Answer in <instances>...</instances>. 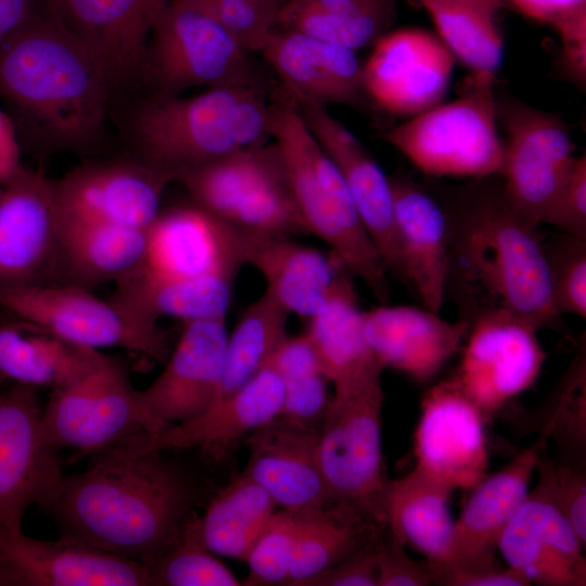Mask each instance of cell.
Returning a JSON list of instances; mask_svg holds the SVG:
<instances>
[{"label": "cell", "instance_id": "2e32d148", "mask_svg": "<svg viewBox=\"0 0 586 586\" xmlns=\"http://www.w3.org/2000/svg\"><path fill=\"white\" fill-rule=\"evenodd\" d=\"M170 0H49L48 10L103 67L115 100L141 88L151 33Z\"/></svg>", "mask_w": 586, "mask_h": 586}, {"label": "cell", "instance_id": "5b68a950", "mask_svg": "<svg viewBox=\"0 0 586 586\" xmlns=\"http://www.w3.org/2000/svg\"><path fill=\"white\" fill-rule=\"evenodd\" d=\"M271 141L307 233L320 239L381 303L390 297L388 271L368 234L336 166L306 124L296 102L271 103Z\"/></svg>", "mask_w": 586, "mask_h": 586}, {"label": "cell", "instance_id": "ee69618b", "mask_svg": "<svg viewBox=\"0 0 586 586\" xmlns=\"http://www.w3.org/2000/svg\"><path fill=\"white\" fill-rule=\"evenodd\" d=\"M298 525L297 512L281 509L272 514L243 560L249 575L242 585H288Z\"/></svg>", "mask_w": 586, "mask_h": 586}, {"label": "cell", "instance_id": "30bf717a", "mask_svg": "<svg viewBox=\"0 0 586 586\" xmlns=\"http://www.w3.org/2000/svg\"><path fill=\"white\" fill-rule=\"evenodd\" d=\"M41 429L56 451L72 448L89 456L154 433L126 371L106 356L86 377L52 391Z\"/></svg>", "mask_w": 586, "mask_h": 586}, {"label": "cell", "instance_id": "8992f818", "mask_svg": "<svg viewBox=\"0 0 586 586\" xmlns=\"http://www.w3.org/2000/svg\"><path fill=\"white\" fill-rule=\"evenodd\" d=\"M496 100L495 74L473 72L457 99L408 118L385 140L432 178L499 175L504 142Z\"/></svg>", "mask_w": 586, "mask_h": 586}, {"label": "cell", "instance_id": "7dc6e473", "mask_svg": "<svg viewBox=\"0 0 586 586\" xmlns=\"http://www.w3.org/2000/svg\"><path fill=\"white\" fill-rule=\"evenodd\" d=\"M546 453V451H545ZM539 457L536 470L556 506L568 519L578 537L586 543V470L585 461L563 457L552 460Z\"/></svg>", "mask_w": 586, "mask_h": 586}, {"label": "cell", "instance_id": "8fae6325", "mask_svg": "<svg viewBox=\"0 0 586 586\" xmlns=\"http://www.w3.org/2000/svg\"><path fill=\"white\" fill-rule=\"evenodd\" d=\"M504 127V160L499 177L511 205L539 227L575 161L568 125L556 113L511 98H497Z\"/></svg>", "mask_w": 586, "mask_h": 586}, {"label": "cell", "instance_id": "d6a6232c", "mask_svg": "<svg viewBox=\"0 0 586 586\" xmlns=\"http://www.w3.org/2000/svg\"><path fill=\"white\" fill-rule=\"evenodd\" d=\"M105 355L81 347L23 321L0 322V378L52 391L95 369Z\"/></svg>", "mask_w": 586, "mask_h": 586}, {"label": "cell", "instance_id": "94428289", "mask_svg": "<svg viewBox=\"0 0 586 586\" xmlns=\"http://www.w3.org/2000/svg\"><path fill=\"white\" fill-rule=\"evenodd\" d=\"M419 2L421 4L426 2L466 3L483 8L495 14L505 5L502 0H419Z\"/></svg>", "mask_w": 586, "mask_h": 586}, {"label": "cell", "instance_id": "e7e4bbea", "mask_svg": "<svg viewBox=\"0 0 586 586\" xmlns=\"http://www.w3.org/2000/svg\"><path fill=\"white\" fill-rule=\"evenodd\" d=\"M0 380H2V379L0 378Z\"/></svg>", "mask_w": 586, "mask_h": 586}, {"label": "cell", "instance_id": "7a4b0ae2", "mask_svg": "<svg viewBox=\"0 0 586 586\" xmlns=\"http://www.w3.org/2000/svg\"><path fill=\"white\" fill-rule=\"evenodd\" d=\"M143 437L91 456L43 508L61 538L146 565L181 538L194 511L190 481Z\"/></svg>", "mask_w": 586, "mask_h": 586}, {"label": "cell", "instance_id": "f35d334b", "mask_svg": "<svg viewBox=\"0 0 586 586\" xmlns=\"http://www.w3.org/2000/svg\"><path fill=\"white\" fill-rule=\"evenodd\" d=\"M289 317L266 291L243 311L228 333L222 375L213 402L234 392L268 362L288 334Z\"/></svg>", "mask_w": 586, "mask_h": 586}, {"label": "cell", "instance_id": "4316f807", "mask_svg": "<svg viewBox=\"0 0 586 586\" xmlns=\"http://www.w3.org/2000/svg\"><path fill=\"white\" fill-rule=\"evenodd\" d=\"M403 283L440 314L448 275V227L432 191L404 173L388 177Z\"/></svg>", "mask_w": 586, "mask_h": 586}, {"label": "cell", "instance_id": "e575fe53", "mask_svg": "<svg viewBox=\"0 0 586 586\" xmlns=\"http://www.w3.org/2000/svg\"><path fill=\"white\" fill-rule=\"evenodd\" d=\"M235 278L209 275L179 280H152L127 276L116 282L112 296L150 323L163 317L183 322L226 318Z\"/></svg>", "mask_w": 586, "mask_h": 586}, {"label": "cell", "instance_id": "6f0895ef", "mask_svg": "<svg viewBox=\"0 0 586 586\" xmlns=\"http://www.w3.org/2000/svg\"><path fill=\"white\" fill-rule=\"evenodd\" d=\"M560 66L577 87L586 85V33L561 38Z\"/></svg>", "mask_w": 586, "mask_h": 586}, {"label": "cell", "instance_id": "816d5d0a", "mask_svg": "<svg viewBox=\"0 0 586 586\" xmlns=\"http://www.w3.org/2000/svg\"><path fill=\"white\" fill-rule=\"evenodd\" d=\"M380 533L337 563L307 579L302 586H379Z\"/></svg>", "mask_w": 586, "mask_h": 586}, {"label": "cell", "instance_id": "83f0119b", "mask_svg": "<svg viewBox=\"0 0 586 586\" xmlns=\"http://www.w3.org/2000/svg\"><path fill=\"white\" fill-rule=\"evenodd\" d=\"M283 398V381L267 362L234 392L192 419L150 436L145 446L157 451L199 448L205 457L219 460L241 438L279 417Z\"/></svg>", "mask_w": 586, "mask_h": 586}, {"label": "cell", "instance_id": "f5cc1de1", "mask_svg": "<svg viewBox=\"0 0 586 586\" xmlns=\"http://www.w3.org/2000/svg\"><path fill=\"white\" fill-rule=\"evenodd\" d=\"M524 16L551 26L559 36L586 28V0H502Z\"/></svg>", "mask_w": 586, "mask_h": 586}, {"label": "cell", "instance_id": "db71d44e", "mask_svg": "<svg viewBox=\"0 0 586 586\" xmlns=\"http://www.w3.org/2000/svg\"><path fill=\"white\" fill-rule=\"evenodd\" d=\"M433 584L441 586H528L515 571L500 563L480 568L432 564Z\"/></svg>", "mask_w": 586, "mask_h": 586}, {"label": "cell", "instance_id": "484cf974", "mask_svg": "<svg viewBox=\"0 0 586 586\" xmlns=\"http://www.w3.org/2000/svg\"><path fill=\"white\" fill-rule=\"evenodd\" d=\"M318 434L319 429L275 418L244 438L250 453L242 473L284 510L306 512L330 505L318 460Z\"/></svg>", "mask_w": 586, "mask_h": 586}, {"label": "cell", "instance_id": "91938a15", "mask_svg": "<svg viewBox=\"0 0 586 586\" xmlns=\"http://www.w3.org/2000/svg\"><path fill=\"white\" fill-rule=\"evenodd\" d=\"M34 11L31 0H0V38L25 22Z\"/></svg>", "mask_w": 586, "mask_h": 586}, {"label": "cell", "instance_id": "6da1fadb", "mask_svg": "<svg viewBox=\"0 0 586 586\" xmlns=\"http://www.w3.org/2000/svg\"><path fill=\"white\" fill-rule=\"evenodd\" d=\"M448 227V296L460 319L507 310L539 330L563 329L551 300L543 237L509 202L498 175L432 191Z\"/></svg>", "mask_w": 586, "mask_h": 586}, {"label": "cell", "instance_id": "277c9868", "mask_svg": "<svg viewBox=\"0 0 586 586\" xmlns=\"http://www.w3.org/2000/svg\"><path fill=\"white\" fill-rule=\"evenodd\" d=\"M256 78L192 95L146 93L119 117L132 156L171 182L202 165L271 140V103Z\"/></svg>", "mask_w": 586, "mask_h": 586}, {"label": "cell", "instance_id": "44dd1931", "mask_svg": "<svg viewBox=\"0 0 586 586\" xmlns=\"http://www.w3.org/2000/svg\"><path fill=\"white\" fill-rule=\"evenodd\" d=\"M584 549L540 477L497 543L506 565L540 586H585Z\"/></svg>", "mask_w": 586, "mask_h": 586}, {"label": "cell", "instance_id": "52a82bcc", "mask_svg": "<svg viewBox=\"0 0 586 586\" xmlns=\"http://www.w3.org/2000/svg\"><path fill=\"white\" fill-rule=\"evenodd\" d=\"M382 374L333 386L318 434V460L331 504L385 525L388 484L382 453Z\"/></svg>", "mask_w": 586, "mask_h": 586}, {"label": "cell", "instance_id": "7bdbcfd3", "mask_svg": "<svg viewBox=\"0 0 586 586\" xmlns=\"http://www.w3.org/2000/svg\"><path fill=\"white\" fill-rule=\"evenodd\" d=\"M542 241L555 309L585 319L586 240L558 232Z\"/></svg>", "mask_w": 586, "mask_h": 586}, {"label": "cell", "instance_id": "60d3db41", "mask_svg": "<svg viewBox=\"0 0 586 586\" xmlns=\"http://www.w3.org/2000/svg\"><path fill=\"white\" fill-rule=\"evenodd\" d=\"M396 5L359 14H335L282 4L278 29L296 30L322 41L357 51L373 44L394 22Z\"/></svg>", "mask_w": 586, "mask_h": 586}, {"label": "cell", "instance_id": "9a60e30c", "mask_svg": "<svg viewBox=\"0 0 586 586\" xmlns=\"http://www.w3.org/2000/svg\"><path fill=\"white\" fill-rule=\"evenodd\" d=\"M372 46L362 85L380 109L410 118L442 103L455 56L437 35L407 27L386 31Z\"/></svg>", "mask_w": 586, "mask_h": 586}, {"label": "cell", "instance_id": "ac0fdd59", "mask_svg": "<svg viewBox=\"0 0 586 586\" xmlns=\"http://www.w3.org/2000/svg\"><path fill=\"white\" fill-rule=\"evenodd\" d=\"M485 423L453 378L434 384L421 399L413 434L415 468L453 491L472 489L487 475Z\"/></svg>", "mask_w": 586, "mask_h": 586}, {"label": "cell", "instance_id": "6125c7cd", "mask_svg": "<svg viewBox=\"0 0 586 586\" xmlns=\"http://www.w3.org/2000/svg\"><path fill=\"white\" fill-rule=\"evenodd\" d=\"M255 1L280 9L285 0H255Z\"/></svg>", "mask_w": 586, "mask_h": 586}, {"label": "cell", "instance_id": "3957f363", "mask_svg": "<svg viewBox=\"0 0 586 586\" xmlns=\"http://www.w3.org/2000/svg\"><path fill=\"white\" fill-rule=\"evenodd\" d=\"M0 98L37 154L93 148L115 101L101 64L49 10L0 38Z\"/></svg>", "mask_w": 586, "mask_h": 586}, {"label": "cell", "instance_id": "f6af8a7d", "mask_svg": "<svg viewBox=\"0 0 586 586\" xmlns=\"http://www.w3.org/2000/svg\"><path fill=\"white\" fill-rule=\"evenodd\" d=\"M553 408L546 422L550 438L560 446L563 457L585 461L586 355L583 345L556 385Z\"/></svg>", "mask_w": 586, "mask_h": 586}, {"label": "cell", "instance_id": "4fadbf2b", "mask_svg": "<svg viewBox=\"0 0 586 586\" xmlns=\"http://www.w3.org/2000/svg\"><path fill=\"white\" fill-rule=\"evenodd\" d=\"M37 388L0 387V527L21 531L26 510L44 508L63 477L41 429Z\"/></svg>", "mask_w": 586, "mask_h": 586}, {"label": "cell", "instance_id": "be15d7a7", "mask_svg": "<svg viewBox=\"0 0 586 586\" xmlns=\"http://www.w3.org/2000/svg\"><path fill=\"white\" fill-rule=\"evenodd\" d=\"M5 317H9L7 314H2V310H0V322H3Z\"/></svg>", "mask_w": 586, "mask_h": 586}, {"label": "cell", "instance_id": "d4e9b609", "mask_svg": "<svg viewBox=\"0 0 586 586\" xmlns=\"http://www.w3.org/2000/svg\"><path fill=\"white\" fill-rule=\"evenodd\" d=\"M364 335L372 354L417 383L435 379L460 349L469 322L449 321L424 307L381 304L362 311Z\"/></svg>", "mask_w": 586, "mask_h": 586}, {"label": "cell", "instance_id": "836d02e7", "mask_svg": "<svg viewBox=\"0 0 586 586\" xmlns=\"http://www.w3.org/2000/svg\"><path fill=\"white\" fill-rule=\"evenodd\" d=\"M451 492L417 468L387 484L385 525L405 547L419 551L429 563H444L448 558L455 523L449 511Z\"/></svg>", "mask_w": 586, "mask_h": 586}, {"label": "cell", "instance_id": "ab89813d", "mask_svg": "<svg viewBox=\"0 0 586 586\" xmlns=\"http://www.w3.org/2000/svg\"><path fill=\"white\" fill-rule=\"evenodd\" d=\"M422 5L455 59L473 72H497L504 58V42L495 13L466 3L426 2Z\"/></svg>", "mask_w": 586, "mask_h": 586}, {"label": "cell", "instance_id": "bcb514c9", "mask_svg": "<svg viewBox=\"0 0 586 586\" xmlns=\"http://www.w3.org/2000/svg\"><path fill=\"white\" fill-rule=\"evenodd\" d=\"M212 15L249 54L262 53L277 29L279 9L255 0H191Z\"/></svg>", "mask_w": 586, "mask_h": 586}, {"label": "cell", "instance_id": "4dcf8cb0", "mask_svg": "<svg viewBox=\"0 0 586 586\" xmlns=\"http://www.w3.org/2000/svg\"><path fill=\"white\" fill-rule=\"evenodd\" d=\"M146 229L61 217L56 273L91 290L118 282L141 263Z\"/></svg>", "mask_w": 586, "mask_h": 586}, {"label": "cell", "instance_id": "9c48e42d", "mask_svg": "<svg viewBox=\"0 0 586 586\" xmlns=\"http://www.w3.org/2000/svg\"><path fill=\"white\" fill-rule=\"evenodd\" d=\"M232 36L191 0H170L145 50L141 87L160 95L183 94L255 78L250 60Z\"/></svg>", "mask_w": 586, "mask_h": 586}, {"label": "cell", "instance_id": "74e56055", "mask_svg": "<svg viewBox=\"0 0 586 586\" xmlns=\"http://www.w3.org/2000/svg\"><path fill=\"white\" fill-rule=\"evenodd\" d=\"M297 513L300 525L286 586H302L373 539L383 528L340 504Z\"/></svg>", "mask_w": 586, "mask_h": 586}, {"label": "cell", "instance_id": "5bb4252c", "mask_svg": "<svg viewBox=\"0 0 586 586\" xmlns=\"http://www.w3.org/2000/svg\"><path fill=\"white\" fill-rule=\"evenodd\" d=\"M249 232L190 203L162 212L146 229L145 252L128 276L179 280L235 278L245 265Z\"/></svg>", "mask_w": 586, "mask_h": 586}, {"label": "cell", "instance_id": "f546056e", "mask_svg": "<svg viewBox=\"0 0 586 586\" xmlns=\"http://www.w3.org/2000/svg\"><path fill=\"white\" fill-rule=\"evenodd\" d=\"M245 265L259 272L265 291L290 315L307 320L324 306L336 278L346 270L331 253L326 255L292 237L251 232Z\"/></svg>", "mask_w": 586, "mask_h": 586}, {"label": "cell", "instance_id": "680465c9", "mask_svg": "<svg viewBox=\"0 0 586 586\" xmlns=\"http://www.w3.org/2000/svg\"><path fill=\"white\" fill-rule=\"evenodd\" d=\"M283 4L335 14H359L395 7L396 0H285Z\"/></svg>", "mask_w": 586, "mask_h": 586}, {"label": "cell", "instance_id": "e0dca14e", "mask_svg": "<svg viewBox=\"0 0 586 586\" xmlns=\"http://www.w3.org/2000/svg\"><path fill=\"white\" fill-rule=\"evenodd\" d=\"M60 228L54 180L24 167L0 186V289L56 275Z\"/></svg>", "mask_w": 586, "mask_h": 586}, {"label": "cell", "instance_id": "7402d4cb", "mask_svg": "<svg viewBox=\"0 0 586 586\" xmlns=\"http://www.w3.org/2000/svg\"><path fill=\"white\" fill-rule=\"evenodd\" d=\"M0 586H151L146 566L60 538L0 527Z\"/></svg>", "mask_w": 586, "mask_h": 586}, {"label": "cell", "instance_id": "d6986e66", "mask_svg": "<svg viewBox=\"0 0 586 586\" xmlns=\"http://www.w3.org/2000/svg\"><path fill=\"white\" fill-rule=\"evenodd\" d=\"M55 181L62 218L148 229L171 180L133 156L78 166Z\"/></svg>", "mask_w": 586, "mask_h": 586}, {"label": "cell", "instance_id": "ffe728a7", "mask_svg": "<svg viewBox=\"0 0 586 586\" xmlns=\"http://www.w3.org/2000/svg\"><path fill=\"white\" fill-rule=\"evenodd\" d=\"M183 324L161 374L138 391L153 435L201 413L220 384L228 339L226 318Z\"/></svg>", "mask_w": 586, "mask_h": 586}, {"label": "cell", "instance_id": "9f6ffc18", "mask_svg": "<svg viewBox=\"0 0 586 586\" xmlns=\"http://www.w3.org/2000/svg\"><path fill=\"white\" fill-rule=\"evenodd\" d=\"M22 146L15 125L0 106V186L11 180L23 168Z\"/></svg>", "mask_w": 586, "mask_h": 586}, {"label": "cell", "instance_id": "681fc988", "mask_svg": "<svg viewBox=\"0 0 586 586\" xmlns=\"http://www.w3.org/2000/svg\"><path fill=\"white\" fill-rule=\"evenodd\" d=\"M284 398L281 417L310 428L319 429L330 397L322 372L303 374L282 380Z\"/></svg>", "mask_w": 586, "mask_h": 586}, {"label": "cell", "instance_id": "c3c4849f", "mask_svg": "<svg viewBox=\"0 0 586 586\" xmlns=\"http://www.w3.org/2000/svg\"><path fill=\"white\" fill-rule=\"evenodd\" d=\"M586 240V154L575 157L563 184L543 216L542 225Z\"/></svg>", "mask_w": 586, "mask_h": 586}, {"label": "cell", "instance_id": "7c38bea8", "mask_svg": "<svg viewBox=\"0 0 586 586\" xmlns=\"http://www.w3.org/2000/svg\"><path fill=\"white\" fill-rule=\"evenodd\" d=\"M539 329L507 310L481 313L469 322L451 377L489 421L538 379L546 352Z\"/></svg>", "mask_w": 586, "mask_h": 586}, {"label": "cell", "instance_id": "f1b7e54d", "mask_svg": "<svg viewBox=\"0 0 586 586\" xmlns=\"http://www.w3.org/2000/svg\"><path fill=\"white\" fill-rule=\"evenodd\" d=\"M260 54L297 103L357 106L366 95L362 64L347 48L277 28Z\"/></svg>", "mask_w": 586, "mask_h": 586}, {"label": "cell", "instance_id": "cb8c5ba5", "mask_svg": "<svg viewBox=\"0 0 586 586\" xmlns=\"http://www.w3.org/2000/svg\"><path fill=\"white\" fill-rule=\"evenodd\" d=\"M549 440L550 424L546 422L528 447L472 488L454 523L448 558L440 564L479 568L499 563L495 555L499 536L526 498L537 461Z\"/></svg>", "mask_w": 586, "mask_h": 586}, {"label": "cell", "instance_id": "f907efd6", "mask_svg": "<svg viewBox=\"0 0 586 586\" xmlns=\"http://www.w3.org/2000/svg\"><path fill=\"white\" fill-rule=\"evenodd\" d=\"M379 586H429L433 572L429 562L417 561L386 525L378 538Z\"/></svg>", "mask_w": 586, "mask_h": 586}, {"label": "cell", "instance_id": "11a10c76", "mask_svg": "<svg viewBox=\"0 0 586 586\" xmlns=\"http://www.w3.org/2000/svg\"><path fill=\"white\" fill-rule=\"evenodd\" d=\"M282 380L322 372L317 351L306 332L286 336L268 360Z\"/></svg>", "mask_w": 586, "mask_h": 586}, {"label": "cell", "instance_id": "b9f144b4", "mask_svg": "<svg viewBox=\"0 0 586 586\" xmlns=\"http://www.w3.org/2000/svg\"><path fill=\"white\" fill-rule=\"evenodd\" d=\"M193 511L176 546L146 564L151 586H239L240 581L200 539Z\"/></svg>", "mask_w": 586, "mask_h": 586}, {"label": "cell", "instance_id": "8d00e7d4", "mask_svg": "<svg viewBox=\"0 0 586 586\" xmlns=\"http://www.w3.org/2000/svg\"><path fill=\"white\" fill-rule=\"evenodd\" d=\"M277 507L260 485L241 473L196 517L200 539L216 556L244 560Z\"/></svg>", "mask_w": 586, "mask_h": 586}, {"label": "cell", "instance_id": "1f68e13d", "mask_svg": "<svg viewBox=\"0 0 586 586\" xmlns=\"http://www.w3.org/2000/svg\"><path fill=\"white\" fill-rule=\"evenodd\" d=\"M332 386L382 374L384 368L372 354L364 335L354 277L343 270L324 306L308 319L305 331Z\"/></svg>", "mask_w": 586, "mask_h": 586}, {"label": "cell", "instance_id": "603a6c76", "mask_svg": "<svg viewBox=\"0 0 586 586\" xmlns=\"http://www.w3.org/2000/svg\"><path fill=\"white\" fill-rule=\"evenodd\" d=\"M309 129L340 171L390 275L403 282L390 178L327 106L296 102Z\"/></svg>", "mask_w": 586, "mask_h": 586}, {"label": "cell", "instance_id": "ba28073f", "mask_svg": "<svg viewBox=\"0 0 586 586\" xmlns=\"http://www.w3.org/2000/svg\"><path fill=\"white\" fill-rule=\"evenodd\" d=\"M0 310L72 344L99 351L123 348L144 360L164 364L166 333L114 298L102 300L69 283H39L0 289Z\"/></svg>", "mask_w": 586, "mask_h": 586}, {"label": "cell", "instance_id": "d590c367", "mask_svg": "<svg viewBox=\"0 0 586 586\" xmlns=\"http://www.w3.org/2000/svg\"><path fill=\"white\" fill-rule=\"evenodd\" d=\"M283 173L272 141L241 149L181 175L191 203L228 220L260 187Z\"/></svg>", "mask_w": 586, "mask_h": 586}]
</instances>
